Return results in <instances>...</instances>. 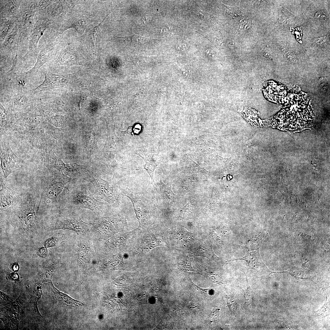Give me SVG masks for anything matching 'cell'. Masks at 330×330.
Listing matches in <instances>:
<instances>
[{
	"label": "cell",
	"mask_w": 330,
	"mask_h": 330,
	"mask_svg": "<svg viewBox=\"0 0 330 330\" xmlns=\"http://www.w3.org/2000/svg\"><path fill=\"white\" fill-rule=\"evenodd\" d=\"M36 200L32 195L29 196L26 199L21 206L18 214L20 224L25 229L35 227L36 224Z\"/></svg>",
	"instance_id": "7a4b0ae2"
},
{
	"label": "cell",
	"mask_w": 330,
	"mask_h": 330,
	"mask_svg": "<svg viewBox=\"0 0 330 330\" xmlns=\"http://www.w3.org/2000/svg\"><path fill=\"white\" fill-rule=\"evenodd\" d=\"M44 284L49 292L53 293L56 296L65 303L77 306H82L84 305L81 302L74 299L67 295L59 291L53 286L51 279L48 281L47 283H44Z\"/></svg>",
	"instance_id": "7c38bea8"
},
{
	"label": "cell",
	"mask_w": 330,
	"mask_h": 330,
	"mask_svg": "<svg viewBox=\"0 0 330 330\" xmlns=\"http://www.w3.org/2000/svg\"><path fill=\"white\" fill-rule=\"evenodd\" d=\"M247 288L246 289H242L244 293L245 304L249 306H252L255 301V294L250 287L246 277Z\"/></svg>",
	"instance_id": "e0dca14e"
},
{
	"label": "cell",
	"mask_w": 330,
	"mask_h": 330,
	"mask_svg": "<svg viewBox=\"0 0 330 330\" xmlns=\"http://www.w3.org/2000/svg\"><path fill=\"white\" fill-rule=\"evenodd\" d=\"M91 248L89 244L84 241L80 242L77 248V255L79 264L83 266L90 255Z\"/></svg>",
	"instance_id": "5bb4252c"
},
{
	"label": "cell",
	"mask_w": 330,
	"mask_h": 330,
	"mask_svg": "<svg viewBox=\"0 0 330 330\" xmlns=\"http://www.w3.org/2000/svg\"><path fill=\"white\" fill-rule=\"evenodd\" d=\"M315 17L317 19L321 20H325L327 18V15L321 12H317L315 14Z\"/></svg>",
	"instance_id": "484cf974"
},
{
	"label": "cell",
	"mask_w": 330,
	"mask_h": 330,
	"mask_svg": "<svg viewBox=\"0 0 330 330\" xmlns=\"http://www.w3.org/2000/svg\"><path fill=\"white\" fill-rule=\"evenodd\" d=\"M13 37L12 35L8 37L6 41V43L7 44L10 43V42H11L13 40Z\"/></svg>",
	"instance_id": "4dcf8cb0"
},
{
	"label": "cell",
	"mask_w": 330,
	"mask_h": 330,
	"mask_svg": "<svg viewBox=\"0 0 330 330\" xmlns=\"http://www.w3.org/2000/svg\"><path fill=\"white\" fill-rule=\"evenodd\" d=\"M92 184L95 188L94 194L113 205L119 203V196L114 184L101 177L89 175L83 178Z\"/></svg>",
	"instance_id": "6da1fadb"
},
{
	"label": "cell",
	"mask_w": 330,
	"mask_h": 330,
	"mask_svg": "<svg viewBox=\"0 0 330 330\" xmlns=\"http://www.w3.org/2000/svg\"><path fill=\"white\" fill-rule=\"evenodd\" d=\"M242 260L245 261L250 269L254 270L261 274L271 272L262 262L259 252L256 251L248 252L243 257L232 261Z\"/></svg>",
	"instance_id": "9c48e42d"
},
{
	"label": "cell",
	"mask_w": 330,
	"mask_h": 330,
	"mask_svg": "<svg viewBox=\"0 0 330 330\" xmlns=\"http://www.w3.org/2000/svg\"><path fill=\"white\" fill-rule=\"evenodd\" d=\"M118 37L123 39L127 42L139 45L144 44L154 40V39L139 36L134 34L130 36Z\"/></svg>",
	"instance_id": "2e32d148"
},
{
	"label": "cell",
	"mask_w": 330,
	"mask_h": 330,
	"mask_svg": "<svg viewBox=\"0 0 330 330\" xmlns=\"http://www.w3.org/2000/svg\"><path fill=\"white\" fill-rule=\"evenodd\" d=\"M57 239L55 237H52L47 239L44 243V246L46 247L49 248L53 247L56 245L57 242Z\"/></svg>",
	"instance_id": "cb8c5ba5"
},
{
	"label": "cell",
	"mask_w": 330,
	"mask_h": 330,
	"mask_svg": "<svg viewBox=\"0 0 330 330\" xmlns=\"http://www.w3.org/2000/svg\"><path fill=\"white\" fill-rule=\"evenodd\" d=\"M50 57V54L48 51L43 50L41 51L34 67L28 72L21 75L20 77L23 79L32 76L37 72L43 64L48 61Z\"/></svg>",
	"instance_id": "4fadbf2b"
},
{
	"label": "cell",
	"mask_w": 330,
	"mask_h": 330,
	"mask_svg": "<svg viewBox=\"0 0 330 330\" xmlns=\"http://www.w3.org/2000/svg\"><path fill=\"white\" fill-rule=\"evenodd\" d=\"M326 41V39L324 37L318 38L316 40V43L318 44H324Z\"/></svg>",
	"instance_id": "f546056e"
},
{
	"label": "cell",
	"mask_w": 330,
	"mask_h": 330,
	"mask_svg": "<svg viewBox=\"0 0 330 330\" xmlns=\"http://www.w3.org/2000/svg\"><path fill=\"white\" fill-rule=\"evenodd\" d=\"M122 223V220L116 217H103L97 221L94 228L101 236L106 238L118 230Z\"/></svg>",
	"instance_id": "52a82bcc"
},
{
	"label": "cell",
	"mask_w": 330,
	"mask_h": 330,
	"mask_svg": "<svg viewBox=\"0 0 330 330\" xmlns=\"http://www.w3.org/2000/svg\"><path fill=\"white\" fill-rule=\"evenodd\" d=\"M0 180V210H2L11 205L17 196L14 191L5 186L3 178L1 177Z\"/></svg>",
	"instance_id": "30bf717a"
},
{
	"label": "cell",
	"mask_w": 330,
	"mask_h": 330,
	"mask_svg": "<svg viewBox=\"0 0 330 330\" xmlns=\"http://www.w3.org/2000/svg\"><path fill=\"white\" fill-rule=\"evenodd\" d=\"M72 202L79 207L90 210L96 213L101 211L105 204L97 200L87 187L84 186L74 194Z\"/></svg>",
	"instance_id": "3957f363"
},
{
	"label": "cell",
	"mask_w": 330,
	"mask_h": 330,
	"mask_svg": "<svg viewBox=\"0 0 330 330\" xmlns=\"http://www.w3.org/2000/svg\"><path fill=\"white\" fill-rule=\"evenodd\" d=\"M12 100L13 107L15 109L26 107L30 103L28 98L22 91V87L18 83L13 89Z\"/></svg>",
	"instance_id": "8fae6325"
},
{
	"label": "cell",
	"mask_w": 330,
	"mask_h": 330,
	"mask_svg": "<svg viewBox=\"0 0 330 330\" xmlns=\"http://www.w3.org/2000/svg\"><path fill=\"white\" fill-rule=\"evenodd\" d=\"M45 30L44 28H41L36 30L34 32L33 34L32 40L34 43L36 44L37 43L39 39L42 35Z\"/></svg>",
	"instance_id": "44dd1931"
},
{
	"label": "cell",
	"mask_w": 330,
	"mask_h": 330,
	"mask_svg": "<svg viewBox=\"0 0 330 330\" xmlns=\"http://www.w3.org/2000/svg\"><path fill=\"white\" fill-rule=\"evenodd\" d=\"M141 21L144 24L149 23L152 21V17L149 15H146L143 16L141 18Z\"/></svg>",
	"instance_id": "4316f807"
},
{
	"label": "cell",
	"mask_w": 330,
	"mask_h": 330,
	"mask_svg": "<svg viewBox=\"0 0 330 330\" xmlns=\"http://www.w3.org/2000/svg\"><path fill=\"white\" fill-rule=\"evenodd\" d=\"M177 48L178 50L184 51L186 50V46L185 44H179L177 46Z\"/></svg>",
	"instance_id": "f1b7e54d"
},
{
	"label": "cell",
	"mask_w": 330,
	"mask_h": 330,
	"mask_svg": "<svg viewBox=\"0 0 330 330\" xmlns=\"http://www.w3.org/2000/svg\"><path fill=\"white\" fill-rule=\"evenodd\" d=\"M9 267L14 272H17L19 269V266L18 262H15L10 263Z\"/></svg>",
	"instance_id": "83f0119b"
},
{
	"label": "cell",
	"mask_w": 330,
	"mask_h": 330,
	"mask_svg": "<svg viewBox=\"0 0 330 330\" xmlns=\"http://www.w3.org/2000/svg\"><path fill=\"white\" fill-rule=\"evenodd\" d=\"M44 79L40 85L31 90L33 94L66 86L68 84V75H60L52 73L47 71H42Z\"/></svg>",
	"instance_id": "8992f818"
},
{
	"label": "cell",
	"mask_w": 330,
	"mask_h": 330,
	"mask_svg": "<svg viewBox=\"0 0 330 330\" xmlns=\"http://www.w3.org/2000/svg\"><path fill=\"white\" fill-rule=\"evenodd\" d=\"M195 254L196 255L204 257L215 261H217L219 259L214 253L212 247L206 244L201 245L196 248Z\"/></svg>",
	"instance_id": "9a60e30c"
},
{
	"label": "cell",
	"mask_w": 330,
	"mask_h": 330,
	"mask_svg": "<svg viewBox=\"0 0 330 330\" xmlns=\"http://www.w3.org/2000/svg\"><path fill=\"white\" fill-rule=\"evenodd\" d=\"M37 254L40 257L45 258L47 255V250L46 247L40 248L37 252Z\"/></svg>",
	"instance_id": "d4e9b609"
},
{
	"label": "cell",
	"mask_w": 330,
	"mask_h": 330,
	"mask_svg": "<svg viewBox=\"0 0 330 330\" xmlns=\"http://www.w3.org/2000/svg\"><path fill=\"white\" fill-rule=\"evenodd\" d=\"M6 149H1V167L4 174L6 178L11 173L18 168L19 160L8 145Z\"/></svg>",
	"instance_id": "ba28073f"
},
{
	"label": "cell",
	"mask_w": 330,
	"mask_h": 330,
	"mask_svg": "<svg viewBox=\"0 0 330 330\" xmlns=\"http://www.w3.org/2000/svg\"><path fill=\"white\" fill-rule=\"evenodd\" d=\"M71 180L69 178L53 175L48 178L44 187L43 194L46 201L49 203L55 202Z\"/></svg>",
	"instance_id": "5b68a950"
},
{
	"label": "cell",
	"mask_w": 330,
	"mask_h": 330,
	"mask_svg": "<svg viewBox=\"0 0 330 330\" xmlns=\"http://www.w3.org/2000/svg\"><path fill=\"white\" fill-rule=\"evenodd\" d=\"M104 20V19L101 23H100L97 26L95 27L91 31V34L92 39L94 43L95 48H96V42L100 28V25Z\"/></svg>",
	"instance_id": "7402d4cb"
},
{
	"label": "cell",
	"mask_w": 330,
	"mask_h": 330,
	"mask_svg": "<svg viewBox=\"0 0 330 330\" xmlns=\"http://www.w3.org/2000/svg\"><path fill=\"white\" fill-rule=\"evenodd\" d=\"M9 28V26H6L5 28L4 29L3 31V35H6V34L7 31H8V30Z\"/></svg>",
	"instance_id": "1f68e13d"
},
{
	"label": "cell",
	"mask_w": 330,
	"mask_h": 330,
	"mask_svg": "<svg viewBox=\"0 0 330 330\" xmlns=\"http://www.w3.org/2000/svg\"><path fill=\"white\" fill-rule=\"evenodd\" d=\"M227 302L228 307L231 312L234 311L237 308L236 304L233 298L228 295L226 296Z\"/></svg>",
	"instance_id": "ffe728a7"
},
{
	"label": "cell",
	"mask_w": 330,
	"mask_h": 330,
	"mask_svg": "<svg viewBox=\"0 0 330 330\" xmlns=\"http://www.w3.org/2000/svg\"><path fill=\"white\" fill-rule=\"evenodd\" d=\"M7 280L14 281L15 283L19 281V276L18 273L15 272L7 274L6 276Z\"/></svg>",
	"instance_id": "603a6c76"
},
{
	"label": "cell",
	"mask_w": 330,
	"mask_h": 330,
	"mask_svg": "<svg viewBox=\"0 0 330 330\" xmlns=\"http://www.w3.org/2000/svg\"><path fill=\"white\" fill-rule=\"evenodd\" d=\"M192 259L191 258H188L182 261L181 263H178V265L181 269L184 271H196L194 270L192 267Z\"/></svg>",
	"instance_id": "d6986e66"
},
{
	"label": "cell",
	"mask_w": 330,
	"mask_h": 330,
	"mask_svg": "<svg viewBox=\"0 0 330 330\" xmlns=\"http://www.w3.org/2000/svg\"><path fill=\"white\" fill-rule=\"evenodd\" d=\"M42 294V284L39 282H37L35 284L34 288V306L35 313L40 316H41L38 310L37 305L38 302L40 299Z\"/></svg>",
	"instance_id": "ac0fdd59"
},
{
	"label": "cell",
	"mask_w": 330,
	"mask_h": 330,
	"mask_svg": "<svg viewBox=\"0 0 330 330\" xmlns=\"http://www.w3.org/2000/svg\"><path fill=\"white\" fill-rule=\"evenodd\" d=\"M90 228V224L83 221L79 217L74 215L64 217L57 219L53 224L52 229L69 230L84 234Z\"/></svg>",
	"instance_id": "277c9868"
}]
</instances>
